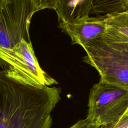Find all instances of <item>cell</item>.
<instances>
[{
  "instance_id": "cell-1",
  "label": "cell",
  "mask_w": 128,
  "mask_h": 128,
  "mask_svg": "<svg viewBox=\"0 0 128 128\" xmlns=\"http://www.w3.org/2000/svg\"><path fill=\"white\" fill-rule=\"evenodd\" d=\"M60 93V88L19 84L0 70V128H50Z\"/></svg>"
},
{
  "instance_id": "cell-2",
  "label": "cell",
  "mask_w": 128,
  "mask_h": 128,
  "mask_svg": "<svg viewBox=\"0 0 128 128\" xmlns=\"http://www.w3.org/2000/svg\"><path fill=\"white\" fill-rule=\"evenodd\" d=\"M0 70L25 86H50L58 84L40 67L31 42L24 38L12 48L0 46Z\"/></svg>"
},
{
  "instance_id": "cell-3",
  "label": "cell",
  "mask_w": 128,
  "mask_h": 128,
  "mask_svg": "<svg viewBox=\"0 0 128 128\" xmlns=\"http://www.w3.org/2000/svg\"><path fill=\"white\" fill-rule=\"evenodd\" d=\"M84 49V62L94 68L100 80L128 88V42H117L99 38Z\"/></svg>"
},
{
  "instance_id": "cell-4",
  "label": "cell",
  "mask_w": 128,
  "mask_h": 128,
  "mask_svg": "<svg viewBox=\"0 0 128 128\" xmlns=\"http://www.w3.org/2000/svg\"><path fill=\"white\" fill-rule=\"evenodd\" d=\"M60 0H6L0 10V46L12 48L22 39L30 41L33 14L44 8L56 9Z\"/></svg>"
},
{
  "instance_id": "cell-5",
  "label": "cell",
  "mask_w": 128,
  "mask_h": 128,
  "mask_svg": "<svg viewBox=\"0 0 128 128\" xmlns=\"http://www.w3.org/2000/svg\"><path fill=\"white\" fill-rule=\"evenodd\" d=\"M87 122L94 126L118 120L128 108V88L100 80L90 89Z\"/></svg>"
},
{
  "instance_id": "cell-6",
  "label": "cell",
  "mask_w": 128,
  "mask_h": 128,
  "mask_svg": "<svg viewBox=\"0 0 128 128\" xmlns=\"http://www.w3.org/2000/svg\"><path fill=\"white\" fill-rule=\"evenodd\" d=\"M68 35L72 44L81 46L83 48L91 42L100 38L106 30V21L102 16H86L58 26Z\"/></svg>"
},
{
  "instance_id": "cell-7",
  "label": "cell",
  "mask_w": 128,
  "mask_h": 128,
  "mask_svg": "<svg viewBox=\"0 0 128 128\" xmlns=\"http://www.w3.org/2000/svg\"><path fill=\"white\" fill-rule=\"evenodd\" d=\"M93 7L90 0H60L56 11L58 26L88 16Z\"/></svg>"
},
{
  "instance_id": "cell-8",
  "label": "cell",
  "mask_w": 128,
  "mask_h": 128,
  "mask_svg": "<svg viewBox=\"0 0 128 128\" xmlns=\"http://www.w3.org/2000/svg\"><path fill=\"white\" fill-rule=\"evenodd\" d=\"M102 16L106 30L101 38L112 42H128V10Z\"/></svg>"
},
{
  "instance_id": "cell-9",
  "label": "cell",
  "mask_w": 128,
  "mask_h": 128,
  "mask_svg": "<svg viewBox=\"0 0 128 128\" xmlns=\"http://www.w3.org/2000/svg\"><path fill=\"white\" fill-rule=\"evenodd\" d=\"M92 12L95 13H106L104 15L116 12L128 10V0H92Z\"/></svg>"
},
{
  "instance_id": "cell-10",
  "label": "cell",
  "mask_w": 128,
  "mask_h": 128,
  "mask_svg": "<svg viewBox=\"0 0 128 128\" xmlns=\"http://www.w3.org/2000/svg\"><path fill=\"white\" fill-rule=\"evenodd\" d=\"M128 116H123L118 120L114 122L100 126H94L88 122L86 128H128Z\"/></svg>"
},
{
  "instance_id": "cell-11",
  "label": "cell",
  "mask_w": 128,
  "mask_h": 128,
  "mask_svg": "<svg viewBox=\"0 0 128 128\" xmlns=\"http://www.w3.org/2000/svg\"><path fill=\"white\" fill-rule=\"evenodd\" d=\"M87 123L88 122L86 118L80 120L69 128H86Z\"/></svg>"
},
{
  "instance_id": "cell-12",
  "label": "cell",
  "mask_w": 128,
  "mask_h": 128,
  "mask_svg": "<svg viewBox=\"0 0 128 128\" xmlns=\"http://www.w3.org/2000/svg\"><path fill=\"white\" fill-rule=\"evenodd\" d=\"M128 116V110H126V112H125V114L124 115V116Z\"/></svg>"
},
{
  "instance_id": "cell-13",
  "label": "cell",
  "mask_w": 128,
  "mask_h": 128,
  "mask_svg": "<svg viewBox=\"0 0 128 128\" xmlns=\"http://www.w3.org/2000/svg\"></svg>"
}]
</instances>
